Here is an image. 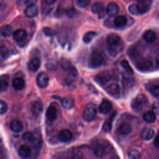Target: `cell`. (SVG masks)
<instances>
[{
  "instance_id": "cell-1",
  "label": "cell",
  "mask_w": 159,
  "mask_h": 159,
  "mask_svg": "<svg viewBox=\"0 0 159 159\" xmlns=\"http://www.w3.org/2000/svg\"><path fill=\"white\" fill-rule=\"evenodd\" d=\"M107 50L109 53L112 56H116L122 49L120 37L116 34H111L107 37Z\"/></svg>"
},
{
  "instance_id": "cell-2",
  "label": "cell",
  "mask_w": 159,
  "mask_h": 159,
  "mask_svg": "<svg viewBox=\"0 0 159 159\" xmlns=\"http://www.w3.org/2000/svg\"><path fill=\"white\" fill-rule=\"evenodd\" d=\"M104 63V57L102 52L95 50L92 52L89 57V65L92 68H96L101 66Z\"/></svg>"
},
{
  "instance_id": "cell-3",
  "label": "cell",
  "mask_w": 159,
  "mask_h": 159,
  "mask_svg": "<svg viewBox=\"0 0 159 159\" xmlns=\"http://www.w3.org/2000/svg\"><path fill=\"white\" fill-rule=\"evenodd\" d=\"M96 114V106L93 103H89L84 107L83 114V120L86 122H91L94 120Z\"/></svg>"
},
{
  "instance_id": "cell-4",
  "label": "cell",
  "mask_w": 159,
  "mask_h": 159,
  "mask_svg": "<svg viewBox=\"0 0 159 159\" xmlns=\"http://www.w3.org/2000/svg\"><path fill=\"white\" fill-rule=\"evenodd\" d=\"M147 99L143 94L137 95L133 99L131 102V107L135 112H140L147 105Z\"/></svg>"
},
{
  "instance_id": "cell-5",
  "label": "cell",
  "mask_w": 159,
  "mask_h": 159,
  "mask_svg": "<svg viewBox=\"0 0 159 159\" xmlns=\"http://www.w3.org/2000/svg\"><path fill=\"white\" fill-rule=\"evenodd\" d=\"M135 66L138 70L145 72L148 71L153 68V63L150 60L140 58L136 61Z\"/></svg>"
},
{
  "instance_id": "cell-6",
  "label": "cell",
  "mask_w": 159,
  "mask_h": 159,
  "mask_svg": "<svg viewBox=\"0 0 159 159\" xmlns=\"http://www.w3.org/2000/svg\"><path fill=\"white\" fill-rule=\"evenodd\" d=\"M111 79V75L108 71H103L98 73L95 77V81L99 85L103 86L106 84Z\"/></svg>"
},
{
  "instance_id": "cell-7",
  "label": "cell",
  "mask_w": 159,
  "mask_h": 159,
  "mask_svg": "<svg viewBox=\"0 0 159 159\" xmlns=\"http://www.w3.org/2000/svg\"><path fill=\"white\" fill-rule=\"evenodd\" d=\"M106 91L110 96L113 98H117L119 96L120 88L116 83H111L106 88Z\"/></svg>"
},
{
  "instance_id": "cell-8",
  "label": "cell",
  "mask_w": 159,
  "mask_h": 159,
  "mask_svg": "<svg viewBox=\"0 0 159 159\" xmlns=\"http://www.w3.org/2000/svg\"><path fill=\"white\" fill-rule=\"evenodd\" d=\"M48 75L44 72H41L37 77V84L40 88H45L48 83Z\"/></svg>"
},
{
  "instance_id": "cell-9",
  "label": "cell",
  "mask_w": 159,
  "mask_h": 159,
  "mask_svg": "<svg viewBox=\"0 0 159 159\" xmlns=\"http://www.w3.org/2000/svg\"><path fill=\"white\" fill-rule=\"evenodd\" d=\"M117 115V112H113L110 116L107 118V119L104 122L102 125V130L106 132H109L111 131L112 129V122L116 117Z\"/></svg>"
},
{
  "instance_id": "cell-10",
  "label": "cell",
  "mask_w": 159,
  "mask_h": 159,
  "mask_svg": "<svg viewBox=\"0 0 159 159\" xmlns=\"http://www.w3.org/2000/svg\"><path fill=\"white\" fill-rule=\"evenodd\" d=\"M155 131L150 127L144 128L140 133V137L143 140H150L153 139Z\"/></svg>"
},
{
  "instance_id": "cell-11",
  "label": "cell",
  "mask_w": 159,
  "mask_h": 159,
  "mask_svg": "<svg viewBox=\"0 0 159 159\" xmlns=\"http://www.w3.org/2000/svg\"><path fill=\"white\" fill-rule=\"evenodd\" d=\"M106 13L110 17L116 16L119 11V7L116 2H111L106 7Z\"/></svg>"
},
{
  "instance_id": "cell-12",
  "label": "cell",
  "mask_w": 159,
  "mask_h": 159,
  "mask_svg": "<svg viewBox=\"0 0 159 159\" xmlns=\"http://www.w3.org/2000/svg\"><path fill=\"white\" fill-rule=\"evenodd\" d=\"M112 103L106 99H104L99 106V111L101 114H106L111 111V110L112 109Z\"/></svg>"
},
{
  "instance_id": "cell-13",
  "label": "cell",
  "mask_w": 159,
  "mask_h": 159,
  "mask_svg": "<svg viewBox=\"0 0 159 159\" xmlns=\"http://www.w3.org/2000/svg\"><path fill=\"white\" fill-rule=\"evenodd\" d=\"M13 38L17 42H23L27 37V32L24 29H19L13 32Z\"/></svg>"
},
{
  "instance_id": "cell-14",
  "label": "cell",
  "mask_w": 159,
  "mask_h": 159,
  "mask_svg": "<svg viewBox=\"0 0 159 159\" xmlns=\"http://www.w3.org/2000/svg\"><path fill=\"white\" fill-rule=\"evenodd\" d=\"M137 6L138 7L139 14H143L148 11L150 2L148 0H139Z\"/></svg>"
},
{
  "instance_id": "cell-15",
  "label": "cell",
  "mask_w": 159,
  "mask_h": 159,
  "mask_svg": "<svg viewBox=\"0 0 159 159\" xmlns=\"http://www.w3.org/2000/svg\"><path fill=\"white\" fill-rule=\"evenodd\" d=\"M40 66V60L37 57H34L32 58L28 63L27 68L29 71L32 72H35L38 70Z\"/></svg>"
},
{
  "instance_id": "cell-16",
  "label": "cell",
  "mask_w": 159,
  "mask_h": 159,
  "mask_svg": "<svg viewBox=\"0 0 159 159\" xmlns=\"http://www.w3.org/2000/svg\"><path fill=\"white\" fill-rule=\"evenodd\" d=\"M72 138V133L68 129H64L60 132L58 139L61 142H69Z\"/></svg>"
},
{
  "instance_id": "cell-17",
  "label": "cell",
  "mask_w": 159,
  "mask_h": 159,
  "mask_svg": "<svg viewBox=\"0 0 159 159\" xmlns=\"http://www.w3.org/2000/svg\"><path fill=\"white\" fill-rule=\"evenodd\" d=\"M38 13L39 9L36 5L27 6L24 10V14L28 17H34L37 16Z\"/></svg>"
},
{
  "instance_id": "cell-18",
  "label": "cell",
  "mask_w": 159,
  "mask_h": 159,
  "mask_svg": "<svg viewBox=\"0 0 159 159\" xmlns=\"http://www.w3.org/2000/svg\"><path fill=\"white\" fill-rule=\"evenodd\" d=\"M118 132L122 135H127L132 132V127L127 122H124L121 124L118 127Z\"/></svg>"
},
{
  "instance_id": "cell-19",
  "label": "cell",
  "mask_w": 159,
  "mask_h": 159,
  "mask_svg": "<svg viewBox=\"0 0 159 159\" xmlns=\"http://www.w3.org/2000/svg\"><path fill=\"white\" fill-rule=\"evenodd\" d=\"M12 86L16 90L19 91L24 88L25 81L23 78L20 77H16L13 79L12 81Z\"/></svg>"
},
{
  "instance_id": "cell-20",
  "label": "cell",
  "mask_w": 159,
  "mask_h": 159,
  "mask_svg": "<svg viewBox=\"0 0 159 159\" xmlns=\"http://www.w3.org/2000/svg\"><path fill=\"white\" fill-rule=\"evenodd\" d=\"M10 129L14 132H20L23 129V125L20 121L17 119H14L11 122Z\"/></svg>"
},
{
  "instance_id": "cell-21",
  "label": "cell",
  "mask_w": 159,
  "mask_h": 159,
  "mask_svg": "<svg viewBox=\"0 0 159 159\" xmlns=\"http://www.w3.org/2000/svg\"><path fill=\"white\" fill-rule=\"evenodd\" d=\"M43 109V105L40 101L34 102L31 106V111L34 115H39L42 112Z\"/></svg>"
},
{
  "instance_id": "cell-22",
  "label": "cell",
  "mask_w": 159,
  "mask_h": 159,
  "mask_svg": "<svg viewBox=\"0 0 159 159\" xmlns=\"http://www.w3.org/2000/svg\"><path fill=\"white\" fill-rule=\"evenodd\" d=\"M31 153L30 148L27 145H21L18 150V154L22 158L28 157Z\"/></svg>"
},
{
  "instance_id": "cell-23",
  "label": "cell",
  "mask_w": 159,
  "mask_h": 159,
  "mask_svg": "<svg viewBox=\"0 0 159 159\" xmlns=\"http://www.w3.org/2000/svg\"><path fill=\"white\" fill-rule=\"evenodd\" d=\"M143 37L147 42L153 43L157 39V35L153 30H148L144 32L143 35Z\"/></svg>"
},
{
  "instance_id": "cell-24",
  "label": "cell",
  "mask_w": 159,
  "mask_h": 159,
  "mask_svg": "<svg viewBox=\"0 0 159 159\" xmlns=\"http://www.w3.org/2000/svg\"><path fill=\"white\" fill-rule=\"evenodd\" d=\"M57 109L55 107L50 106L46 111V117L50 121H53L57 118Z\"/></svg>"
},
{
  "instance_id": "cell-25",
  "label": "cell",
  "mask_w": 159,
  "mask_h": 159,
  "mask_svg": "<svg viewBox=\"0 0 159 159\" xmlns=\"http://www.w3.org/2000/svg\"><path fill=\"white\" fill-rule=\"evenodd\" d=\"M10 77L7 74H3L1 76V87L0 89L1 92H3L6 90L9 86Z\"/></svg>"
},
{
  "instance_id": "cell-26",
  "label": "cell",
  "mask_w": 159,
  "mask_h": 159,
  "mask_svg": "<svg viewBox=\"0 0 159 159\" xmlns=\"http://www.w3.org/2000/svg\"><path fill=\"white\" fill-rule=\"evenodd\" d=\"M143 119L145 122L148 123H153L156 120V114L153 111H148L143 113Z\"/></svg>"
},
{
  "instance_id": "cell-27",
  "label": "cell",
  "mask_w": 159,
  "mask_h": 159,
  "mask_svg": "<svg viewBox=\"0 0 159 159\" xmlns=\"http://www.w3.org/2000/svg\"><path fill=\"white\" fill-rule=\"evenodd\" d=\"M61 106L66 109H70L73 107L75 105L74 101L72 98H69V97H65L61 100Z\"/></svg>"
},
{
  "instance_id": "cell-28",
  "label": "cell",
  "mask_w": 159,
  "mask_h": 159,
  "mask_svg": "<svg viewBox=\"0 0 159 159\" xmlns=\"http://www.w3.org/2000/svg\"><path fill=\"white\" fill-rule=\"evenodd\" d=\"M114 24L117 27H122L127 24V19L124 16H118L114 19Z\"/></svg>"
},
{
  "instance_id": "cell-29",
  "label": "cell",
  "mask_w": 159,
  "mask_h": 159,
  "mask_svg": "<svg viewBox=\"0 0 159 159\" xmlns=\"http://www.w3.org/2000/svg\"><path fill=\"white\" fill-rule=\"evenodd\" d=\"M12 32H13L12 28L9 25H3L1 28V34L2 37H8L12 35Z\"/></svg>"
},
{
  "instance_id": "cell-30",
  "label": "cell",
  "mask_w": 159,
  "mask_h": 159,
  "mask_svg": "<svg viewBox=\"0 0 159 159\" xmlns=\"http://www.w3.org/2000/svg\"><path fill=\"white\" fill-rule=\"evenodd\" d=\"M104 8V4L102 2H96L93 4L91 7V10L93 13L100 14L103 11Z\"/></svg>"
},
{
  "instance_id": "cell-31",
  "label": "cell",
  "mask_w": 159,
  "mask_h": 159,
  "mask_svg": "<svg viewBox=\"0 0 159 159\" xmlns=\"http://www.w3.org/2000/svg\"><path fill=\"white\" fill-rule=\"evenodd\" d=\"M96 35V33L93 31H90L86 33L83 38V42L86 43H89L91 42L93 39Z\"/></svg>"
},
{
  "instance_id": "cell-32",
  "label": "cell",
  "mask_w": 159,
  "mask_h": 159,
  "mask_svg": "<svg viewBox=\"0 0 159 159\" xmlns=\"http://www.w3.org/2000/svg\"><path fill=\"white\" fill-rule=\"evenodd\" d=\"M94 153L97 157H102L105 153V148L102 145H99L94 148Z\"/></svg>"
},
{
  "instance_id": "cell-33",
  "label": "cell",
  "mask_w": 159,
  "mask_h": 159,
  "mask_svg": "<svg viewBox=\"0 0 159 159\" xmlns=\"http://www.w3.org/2000/svg\"><path fill=\"white\" fill-rule=\"evenodd\" d=\"M22 139L24 141L30 143V142H33L35 140V137L34 136V134L32 132H26L23 134Z\"/></svg>"
},
{
  "instance_id": "cell-34",
  "label": "cell",
  "mask_w": 159,
  "mask_h": 159,
  "mask_svg": "<svg viewBox=\"0 0 159 159\" xmlns=\"http://www.w3.org/2000/svg\"><path fill=\"white\" fill-rule=\"evenodd\" d=\"M127 157H128V158H132V159L139 158L140 157V153L139 152V150H137L136 149H132L128 152Z\"/></svg>"
},
{
  "instance_id": "cell-35",
  "label": "cell",
  "mask_w": 159,
  "mask_h": 159,
  "mask_svg": "<svg viewBox=\"0 0 159 159\" xmlns=\"http://www.w3.org/2000/svg\"><path fill=\"white\" fill-rule=\"evenodd\" d=\"M120 64H121V66H122V68L125 70V71H126L127 73L130 74V75H131V74H133V73H134L133 70H132V68H131V66H130L129 62H128L127 60H122V61H121Z\"/></svg>"
},
{
  "instance_id": "cell-36",
  "label": "cell",
  "mask_w": 159,
  "mask_h": 159,
  "mask_svg": "<svg viewBox=\"0 0 159 159\" xmlns=\"http://www.w3.org/2000/svg\"><path fill=\"white\" fill-rule=\"evenodd\" d=\"M148 90L153 96L155 97H159V85L152 84L148 88Z\"/></svg>"
},
{
  "instance_id": "cell-37",
  "label": "cell",
  "mask_w": 159,
  "mask_h": 159,
  "mask_svg": "<svg viewBox=\"0 0 159 159\" xmlns=\"http://www.w3.org/2000/svg\"><path fill=\"white\" fill-rule=\"evenodd\" d=\"M60 66L65 71L68 70L69 68H70L72 66L71 63L68 60H66V59H63L60 61Z\"/></svg>"
},
{
  "instance_id": "cell-38",
  "label": "cell",
  "mask_w": 159,
  "mask_h": 159,
  "mask_svg": "<svg viewBox=\"0 0 159 159\" xmlns=\"http://www.w3.org/2000/svg\"><path fill=\"white\" fill-rule=\"evenodd\" d=\"M128 10H129V12H130V14H132V15L137 16V15L140 14H139V9H138V7H137V4H131V5H130V6H129Z\"/></svg>"
},
{
  "instance_id": "cell-39",
  "label": "cell",
  "mask_w": 159,
  "mask_h": 159,
  "mask_svg": "<svg viewBox=\"0 0 159 159\" xmlns=\"http://www.w3.org/2000/svg\"><path fill=\"white\" fill-rule=\"evenodd\" d=\"M90 3V0H76V4L81 8L87 7Z\"/></svg>"
},
{
  "instance_id": "cell-40",
  "label": "cell",
  "mask_w": 159,
  "mask_h": 159,
  "mask_svg": "<svg viewBox=\"0 0 159 159\" xmlns=\"http://www.w3.org/2000/svg\"><path fill=\"white\" fill-rule=\"evenodd\" d=\"M0 107H1L0 113L1 115H3L4 114H5L7 112V109H8L7 103L5 101H4L3 100L0 101Z\"/></svg>"
},
{
  "instance_id": "cell-41",
  "label": "cell",
  "mask_w": 159,
  "mask_h": 159,
  "mask_svg": "<svg viewBox=\"0 0 159 159\" xmlns=\"http://www.w3.org/2000/svg\"><path fill=\"white\" fill-rule=\"evenodd\" d=\"M43 33L47 35V36H49V37H52L54 36L55 35V32L51 28L49 27H44L43 29Z\"/></svg>"
},
{
  "instance_id": "cell-42",
  "label": "cell",
  "mask_w": 159,
  "mask_h": 159,
  "mask_svg": "<svg viewBox=\"0 0 159 159\" xmlns=\"http://www.w3.org/2000/svg\"><path fill=\"white\" fill-rule=\"evenodd\" d=\"M152 110L157 116H159V102H155L153 104Z\"/></svg>"
},
{
  "instance_id": "cell-43",
  "label": "cell",
  "mask_w": 159,
  "mask_h": 159,
  "mask_svg": "<svg viewBox=\"0 0 159 159\" xmlns=\"http://www.w3.org/2000/svg\"><path fill=\"white\" fill-rule=\"evenodd\" d=\"M37 2V0H24V4L27 6L35 5Z\"/></svg>"
},
{
  "instance_id": "cell-44",
  "label": "cell",
  "mask_w": 159,
  "mask_h": 159,
  "mask_svg": "<svg viewBox=\"0 0 159 159\" xmlns=\"http://www.w3.org/2000/svg\"><path fill=\"white\" fill-rule=\"evenodd\" d=\"M153 144H154L155 147L159 148V134H158L155 137V138L154 139V141H153Z\"/></svg>"
},
{
  "instance_id": "cell-45",
  "label": "cell",
  "mask_w": 159,
  "mask_h": 159,
  "mask_svg": "<svg viewBox=\"0 0 159 159\" xmlns=\"http://www.w3.org/2000/svg\"><path fill=\"white\" fill-rule=\"evenodd\" d=\"M75 10L73 9H71L68 11L67 14H68L69 17H72L75 15Z\"/></svg>"
},
{
  "instance_id": "cell-46",
  "label": "cell",
  "mask_w": 159,
  "mask_h": 159,
  "mask_svg": "<svg viewBox=\"0 0 159 159\" xmlns=\"http://www.w3.org/2000/svg\"><path fill=\"white\" fill-rule=\"evenodd\" d=\"M57 0H45V2L48 5H52L56 2Z\"/></svg>"
},
{
  "instance_id": "cell-47",
  "label": "cell",
  "mask_w": 159,
  "mask_h": 159,
  "mask_svg": "<svg viewBox=\"0 0 159 159\" xmlns=\"http://www.w3.org/2000/svg\"><path fill=\"white\" fill-rule=\"evenodd\" d=\"M156 62H157V65H158V66L159 67V55L157 57V59H156Z\"/></svg>"
}]
</instances>
